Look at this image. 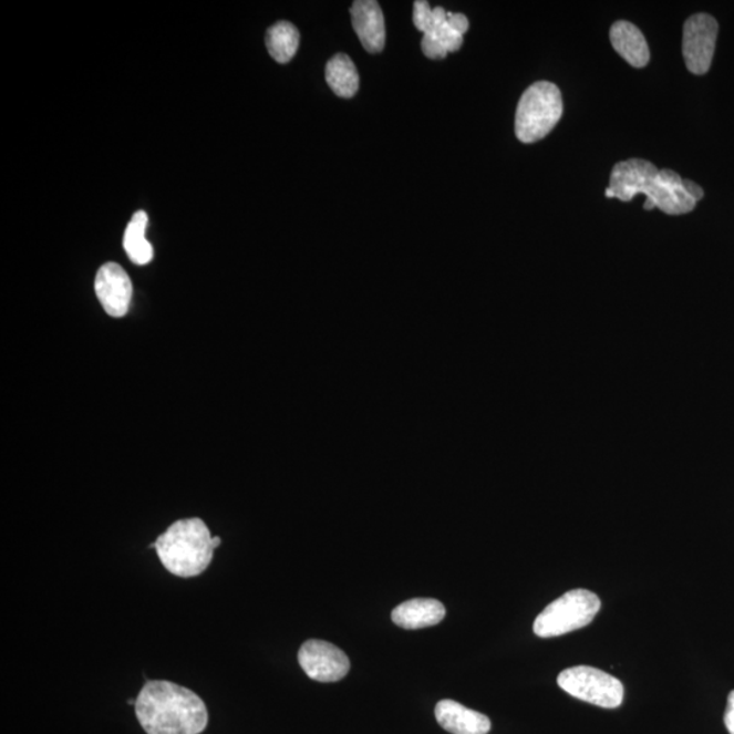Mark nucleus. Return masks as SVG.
Segmentation results:
<instances>
[{"label": "nucleus", "instance_id": "1a4fd4ad", "mask_svg": "<svg viewBox=\"0 0 734 734\" xmlns=\"http://www.w3.org/2000/svg\"><path fill=\"white\" fill-rule=\"evenodd\" d=\"M95 294L107 314L123 318L128 313L133 298V283L128 273L116 262H106L95 277Z\"/></svg>", "mask_w": 734, "mask_h": 734}, {"label": "nucleus", "instance_id": "dca6fc26", "mask_svg": "<svg viewBox=\"0 0 734 734\" xmlns=\"http://www.w3.org/2000/svg\"><path fill=\"white\" fill-rule=\"evenodd\" d=\"M266 45L278 63H289L300 46V32L288 21H280L268 29Z\"/></svg>", "mask_w": 734, "mask_h": 734}, {"label": "nucleus", "instance_id": "9b49d317", "mask_svg": "<svg viewBox=\"0 0 734 734\" xmlns=\"http://www.w3.org/2000/svg\"><path fill=\"white\" fill-rule=\"evenodd\" d=\"M435 719L443 730L452 734H487L492 731V721L487 715L451 700L437 703Z\"/></svg>", "mask_w": 734, "mask_h": 734}, {"label": "nucleus", "instance_id": "4468645a", "mask_svg": "<svg viewBox=\"0 0 734 734\" xmlns=\"http://www.w3.org/2000/svg\"><path fill=\"white\" fill-rule=\"evenodd\" d=\"M325 80L332 92L342 99H351L360 89L355 64L344 53L333 56L325 68Z\"/></svg>", "mask_w": 734, "mask_h": 734}, {"label": "nucleus", "instance_id": "7ed1b4c3", "mask_svg": "<svg viewBox=\"0 0 734 734\" xmlns=\"http://www.w3.org/2000/svg\"><path fill=\"white\" fill-rule=\"evenodd\" d=\"M220 537H213L200 518H185L172 524L151 548L157 551L161 564L170 575L182 578L198 577L214 559Z\"/></svg>", "mask_w": 734, "mask_h": 734}, {"label": "nucleus", "instance_id": "a211bd4d", "mask_svg": "<svg viewBox=\"0 0 734 734\" xmlns=\"http://www.w3.org/2000/svg\"><path fill=\"white\" fill-rule=\"evenodd\" d=\"M447 23L459 34L468 32L469 21L464 14L447 13Z\"/></svg>", "mask_w": 734, "mask_h": 734}, {"label": "nucleus", "instance_id": "6e6552de", "mask_svg": "<svg viewBox=\"0 0 734 734\" xmlns=\"http://www.w3.org/2000/svg\"><path fill=\"white\" fill-rule=\"evenodd\" d=\"M298 661L310 679L320 683H335L350 671L348 655L335 644L320 640H309L298 652Z\"/></svg>", "mask_w": 734, "mask_h": 734}, {"label": "nucleus", "instance_id": "ddd939ff", "mask_svg": "<svg viewBox=\"0 0 734 734\" xmlns=\"http://www.w3.org/2000/svg\"><path fill=\"white\" fill-rule=\"evenodd\" d=\"M610 39L613 50L635 69H642L650 61V51L644 35L634 23L629 21L614 22Z\"/></svg>", "mask_w": 734, "mask_h": 734}, {"label": "nucleus", "instance_id": "39448f33", "mask_svg": "<svg viewBox=\"0 0 734 734\" xmlns=\"http://www.w3.org/2000/svg\"><path fill=\"white\" fill-rule=\"evenodd\" d=\"M600 608L599 596L590 590H570L547 606L536 618L535 634L540 638H554L587 628L593 622Z\"/></svg>", "mask_w": 734, "mask_h": 734}, {"label": "nucleus", "instance_id": "9d476101", "mask_svg": "<svg viewBox=\"0 0 734 734\" xmlns=\"http://www.w3.org/2000/svg\"><path fill=\"white\" fill-rule=\"evenodd\" d=\"M351 20L363 48L379 53L385 46V21L383 10L375 0H356L351 6Z\"/></svg>", "mask_w": 734, "mask_h": 734}, {"label": "nucleus", "instance_id": "0eeeda50", "mask_svg": "<svg viewBox=\"0 0 734 734\" xmlns=\"http://www.w3.org/2000/svg\"><path fill=\"white\" fill-rule=\"evenodd\" d=\"M719 22L709 14L689 18L683 28V56L690 73L706 74L717 44Z\"/></svg>", "mask_w": 734, "mask_h": 734}, {"label": "nucleus", "instance_id": "f3484780", "mask_svg": "<svg viewBox=\"0 0 734 734\" xmlns=\"http://www.w3.org/2000/svg\"><path fill=\"white\" fill-rule=\"evenodd\" d=\"M447 20V11L443 8H434L426 0H416L414 3V23L417 31L423 35L437 31Z\"/></svg>", "mask_w": 734, "mask_h": 734}, {"label": "nucleus", "instance_id": "20e7f679", "mask_svg": "<svg viewBox=\"0 0 734 734\" xmlns=\"http://www.w3.org/2000/svg\"><path fill=\"white\" fill-rule=\"evenodd\" d=\"M564 101L559 87L540 81L523 94L516 112V135L523 143L545 139L562 117Z\"/></svg>", "mask_w": 734, "mask_h": 734}, {"label": "nucleus", "instance_id": "2eb2a0df", "mask_svg": "<svg viewBox=\"0 0 734 734\" xmlns=\"http://www.w3.org/2000/svg\"><path fill=\"white\" fill-rule=\"evenodd\" d=\"M148 225L147 213L138 211L124 231V249L131 261L136 266H146L153 260L154 250L152 244L146 240Z\"/></svg>", "mask_w": 734, "mask_h": 734}, {"label": "nucleus", "instance_id": "f257e3e1", "mask_svg": "<svg viewBox=\"0 0 734 734\" xmlns=\"http://www.w3.org/2000/svg\"><path fill=\"white\" fill-rule=\"evenodd\" d=\"M135 714L147 734H200L208 712L199 695L180 684L151 680L136 696Z\"/></svg>", "mask_w": 734, "mask_h": 734}, {"label": "nucleus", "instance_id": "aec40b11", "mask_svg": "<svg viewBox=\"0 0 734 734\" xmlns=\"http://www.w3.org/2000/svg\"><path fill=\"white\" fill-rule=\"evenodd\" d=\"M684 187L688 189L689 195L692 199L700 201L704 196V190L694 182L684 180Z\"/></svg>", "mask_w": 734, "mask_h": 734}, {"label": "nucleus", "instance_id": "6ab92c4d", "mask_svg": "<svg viewBox=\"0 0 734 734\" xmlns=\"http://www.w3.org/2000/svg\"><path fill=\"white\" fill-rule=\"evenodd\" d=\"M724 721L727 732L734 734V691H732L730 697H727V706H726Z\"/></svg>", "mask_w": 734, "mask_h": 734}, {"label": "nucleus", "instance_id": "f8f14e48", "mask_svg": "<svg viewBox=\"0 0 734 734\" xmlns=\"http://www.w3.org/2000/svg\"><path fill=\"white\" fill-rule=\"evenodd\" d=\"M445 614V607L438 600L413 599L396 607L392 620L404 630H421L443 622Z\"/></svg>", "mask_w": 734, "mask_h": 734}, {"label": "nucleus", "instance_id": "f03ea898", "mask_svg": "<svg viewBox=\"0 0 734 734\" xmlns=\"http://www.w3.org/2000/svg\"><path fill=\"white\" fill-rule=\"evenodd\" d=\"M647 195L644 210L660 208L668 215L689 214L696 207L684 187V178L671 169H658L647 159L631 158L613 166L607 198L631 201L637 195Z\"/></svg>", "mask_w": 734, "mask_h": 734}, {"label": "nucleus", "instance_id": "423d86ee", "mask_svg": "<svg viewBox=\"0 0 734 734\" xmlns=\"http://www.w3.org/2000/svg\"><path fill=\"white\" fill-rule=\"evenodd\" d=\"M558 685L567 694L602 709H618L624 688L612 674L592 666H572L559 673Z\"/></svg>", "mask_w": 734, "mask_h": 734}]
</instances>
